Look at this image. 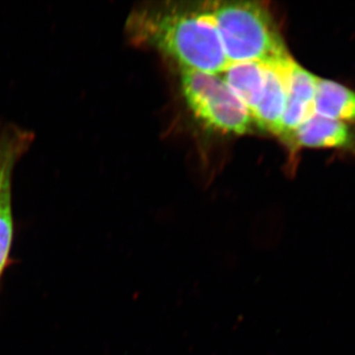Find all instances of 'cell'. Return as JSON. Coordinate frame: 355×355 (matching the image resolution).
Here are the masks:
<instances>
[{
	"label": "cell",
	"instance_id": "cell-1",
	"mask_svg": "<svg viewBox=\"0 0 355 355\" xmlns=\"http://www.w3.org/2000/svg\"><path fill=\"white\" fill-rule=\"evenodd\" d=\"M133 43L155 49L181 70L220 74L229 64L205 2H163L135 9L127 22Z\"/></svg>",
	"mask_w": 355,
	"mask_h": 355
},
{
	"label": "cell",
	"instance_id": "cell-2",
	"mask_svg": "<svg viewBox=\"0 0 355 355\" xmlns=\"http://www.w3.org/2000/svg\"><path fill=\"white\" fill-rule=\"evenodd\" d=\"M228 62L270 64L291 55L270 8L260 1H207Z\"/></svg>",
	"mask_w": 355,
	"mask_h": 355
},
{
	"label": "cell",
	"instance_id": "cell-3",
	"mask_svg": "<svg viewBox=\"0 0 355 355\" xmlns=\"http://www.w3.org/2000/svg\"><path fill=\"white\" fill-rule=\"evenodd\" d=\"M181 88L189 109L205 127L225 135L252 132L251 114L220 76L181 70Z\"/></svg>",
	"mask_w": 355,
	"mask_h": 355
},
{
	"label": "cell",
	"instance_id": "cell-4",
	"mask_svg": "<svg viewBox=\"0 0 355 355\" xmlns=\"http://www.w3.org/2000/svg\"><path fill=\"white\" fill-rule=\"evenodd\" d=\"M294 58L289 55L284 60L265 64L266 80L263 95L258 107L252 114L259 128L272 135H280L282 119L288 95L289 74Z\"/></svg>",
	"mask_w": 355,
	"mask_h": 355
},
{
	"label": "cell",
	"instance_id": "cell-5",
	"mask_svg": "<svg viewBox=\"0 0 355 355\" xmlns=\"http://www.w3.org/2000/svg\"><path fill=\"white\" fill-rule=\"evenodd\" d=\"M287 146L292 153L301 148L331 149L355 156V127L315 114L294 132Z\"/></svg>",
	"mask_w": 355,
	"mask_h": 355
},
{
	"label": "cell",
	"instance_id": "cell-6",
	"mask_svg": "<svg viewBox=\"0 0 355 355\" xmlns=\"http://www.w3.org/2000/svg\"><path fill=\"white\" fill-rule=\"evenodd\" d=\"M318 78L294 60L289 74L288 95L279 137L288 144L292 135L316 114L315 99Z\"/></svg>",
	"mask_w": 355,
	"mask_h": 355
},
{
	"label": "cell",
	"instance_id": "cell-7",
	"mask_svg": "<svg viewBox=\"0 0 355 355\" xmlns=\"http://www.w3.org/2000/svg\"><path fill=\"white\" fill-rule=\"evenodd\" d=\"M218 76L252 116L261 101L265 87V64L258 62H229Z\"/></svg>",
	"mask_w": 355,
	"mask_h": 355
},
{
	"label": "cell",
	"instance_id": "cell-8",
	"mask_svg": "<svg viewBox=\"0 0 355 355\" xmlns=\"http://www.w3.org/2000/svg\"><path fill=\"white\" fill-rule=\"evenodd\" d=\"M315 111L317 116L355 127V90L338 81L319 77Z\"/></svg>",
	"mask_w": 355,
	"mask_h": 355
},
{
	"label": "cell",
	"instance_id": "cell-9",
	"mask_svg": "<svg viewBox=\"0 0 355 355\" xmlns=\"http://www.w3.org/2000/svg\"><path fill=\"white\" fill-rule=\"evenodd\" d=\"M34 140V133L17 125H6L0 132V191L9 182L16 163Z\"/></svg>",
	"mask_w": 355,
	"mask_h": 355
},
{
	"label": "cell",
	"instance_id": "cell-10",
	"mask_svg": "<svg viewBox=\"0 0 355 355\" xmlns=\"http://www.w3.org/2000/svg\"><path fill=\"white\" fill-rule=\"evenodd\" d=\"M14 232L11 182L0 191V279L6 270Z\"/></svg>",
	"mask_w": 355,
	"mask_h": 355
}]
</instances>
